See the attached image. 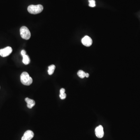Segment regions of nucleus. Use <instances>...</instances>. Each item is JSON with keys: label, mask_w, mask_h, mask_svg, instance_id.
<instances>
[{"label": "nucleus", "mask_w": 140, "mask_h": 140, "mask_svg": "<svg viewBox=\"0 0 140 140\" xmlns=\"http://www.w3.org/2000/svg\"><path fill=\"white\" fill-rule=\"evenodd\" d=\"M96 136L98 138H102L104 135L103 127L102 125H99L96 127L95 130Z\"/></svg>", "instance_id": "obj_6"}, {"label": "nucleus", "mask_w": 140, "mask_h": 140, "mask_svg": "<svg viewBox=\"0 0 140 140\" xmlns=\"http://www.w3.org/2000/svg\"><path fill=\"white\" fill-rule=\"evenodd\" d=\"M20 80L22 84L26 86H29L33 82L32 78L26 72H23L20 76Z\"/></svg>", "instance_id": "obj_1"}, {"label": "nucleus", "mask_w": 140, "mask_h": 140, "mask_svg": "<svg viewBox=\"0 0 140 140\" xmlns=\"http://www.w3.org/2000/svg\"><path fill=\"white\" fill-rule=\"evenodd\" d=\"M55 69V66L54 65H51L48 67V73L49 75H51L54 73Z\"/></svg>", "instance_id": "obj_10"}, {"label": "nucleus", "mask_w": 140, "mask_h": 140, "mask_svg": "<svg viewBox=\"0 0 140 140\" xmlns=\"http://www.w3.org/2000/svg\"><path fill=\"white\" fill-rule=\"evenodd\" d=\"M21 37L25 40H28L31 37V33L28 28L25 26L21 27L20 29Z\"/></svg>", "instance_id": "obj_3"}, {"label": "nucleus", "mask_w": 140, "mask_h": 140, "mask_svg": "<svg viewBox=\"0 0 140 140\" xmlns=\"http://www.w3.org/2000/svg\"><path fill=\"white\" fill-rule=\"evenodd\" d=\"M60 97L61 99H65L66 98V94L65 93H60Z\"/></svg>", "instance_id": "obj_13"}, {"label": "nucleus", "mask_w": 140, "mask_h": 140, "mask_svg": "<svg viewBox=\"0 0 140 140\" xmlns=\"http://www.w3.org/2000/svg\"><path fill=\"white\" fill-rule=\"evenodd\" d=\"M89 74H88V73H86V78H88V77H89Z\"/></svg>", "instance_id": "obj_16"}, {"label": "nucleus", "mask_w": 140, "mask_h": 140, "mask_svg": "<svg viewBox=\"0 0 140 140\" xmlns=\"http://www.w3.org/2000/svg\"><path fill=\"white\" fill-rule=\"evenodd\" d=\"M12 51V48L10 47H8L0 49V56L5 57L10 55Z\"/></svg>", "instance_id": "obj_4"}, {"label": "nucleus", "mask_w": 140, "mask_h": 140, "mask_svg": "<svg viewBox=\"0 0 140 140\" xmlns=\"http://www.w3.org/2000/svg\"><path fill=\"white\" fill-rule=\"evenodd\" d=\"M25 101L27 102V107L29 109H32L33 107H34L35 104V101L33 100L30 99L28 98H26L25 99Z\"/></svg>", "instance_id": "obj_8"}, {"label": "nucleus", "mask_w": 140, "mask_h": 140, "mask_svg": "<svg viewBox=\"0 0 140 140\" xmlns=\"http://www.w3.org/2000/svg\"><path fill=\"white\" fill-rule=\"evenodd\" d=\"M34 133L32 131L28 130L26 131L22 137V140H31L34 137Z\"/></svg>", "instance_id": "obj_5"}, {"label": "nucleus", "mask_w": 140, "mask_h": 140, "mask_svg": "<svg viewBox=\"0 0 140 140\" xmlns=\"http://www.w3.org/2000/svg\"></svg>", "instance_id": "obj_17"}, {"label": "nucleus", "mask_w": 140, "mask_h": 140, "mask_svg": "<svg viewBox=\"0 0 140 140\" xmlns=\"http://www.w3.org/2000/svg\"><path fill=\"white\" fill-rule=\"evenodd\" d=\"M82 43L86 47H90L92 44V40L90 37L88 36H85L82 39Z\"/></svg>", "instance_id": "obj_7"}, {"label": "nucleus", "mask_w": 140, "mask_h": 140, "mask_svg": "<svg viewBox=\"0 0 140 140\" xmlns=\"http://www.w3.org/2000/svg\"><path fill=\"white\" fill-rule=\"evenodd\" d=\"M22 62L24 64L27 65L30 63V60L29 57L27 55H24L23 56V60Z\"/></svg>", "instance_id": "obj_9"}, {"label": "nucleus", "mask_w": 140, "mask_h": 140, "mask_svg": "<svg viewBox=\"0 0 140 140\" xmlns=\"http://www.w3.org/2000/svg\"><path fill=\"white\" fill-rule=\"evenodd\" d=\"M65 89L64 88H62L60 90V93H65Z\"/></svg>", "instance_id": "obj_15"}, {"label": "nucleus", "mask_w": 140, "mask_h": 140, "mask_svg": "<svg viewBox=\"0 0 140 140\" xmlns=\"http://www.w3.org/2000/svg\"><path fill=\"white\" fill-rule=\"evenodd\" d=\"M28 11L32 14H37L40 13L43 10V7L41 4L37 5H30L27 8Z\"/></svg>", "instance_id": "obj_2"}, {"label": "nucleus", "mask_w": 140, "mask_h": 140, "mask_svg": "<svg viewBox=\"0 0 140 140\" xmlns=\"http://www.w3.org/2000/svg\"><path fill=\"white\" fill-rule=\"evenodd\" d=\"M89 6L91 7H94L95 6V0H89Z\"/></svg>", "instance_id": "obj_12"}, {"label": "nucleus", "mask_w": 140, "mask_h": 140, "mask_svg": "<svg viewBox=\"0 0 140 140\" xmlns=\"http://www.w3.org/2000/svg\"><path fill=\"white\" fill-rule=\"evenodd\" d=\"M86 74L84 71H83L82 70H80L78 71L77 74L79 77L80 78H84V77H86Z\"/></svg>", "instance_id": "obj_11"}, {"label": "nucleus", "mask_w": 140, "mask_h": 140, "mask_svg": "<svg viewBox=\"0 0 140 140\" xmlns=\"http://www.w3.org/2000/svg\"><path fill=\"white\" fill-rule=\"evenodd\" d=\"M21 53L22 56H23L26 55V52L25 50H22L21 51Z\"/></svg>", "instance_id": "obj_14"}]
</instances>
